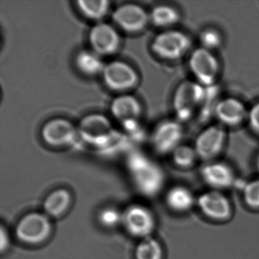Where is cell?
Segmentation results:
<instances>
[{
    "label": "cell",
    "instance_id": "6da1fadb",
    "mask_svg": "<svg viewBox=\"0 0 259 259\" xmlns=\"http://www.w3.org/2000/svg\"><path fill=\"white\" fill-rule=\"evenodd\" d=\"M77 126L80 142L101 152H107L122 133L115 127L111 117L102 113L86 115Z\"/></svg>",
    "mask_w": 259,
    "mask_h": 259
},
{
    "label": "cell",
    "instance_id": "4316f807",
    "mask_svg": "<svg viewBox=\"0 0 259 259\" xmlns=\"http://www.w3.org/2000/svg\"><path fill=\"white\" fill-rule=\"evenodd\" d=\"M245 202L252 207H259V180L245 183L243 188Z\"/></svg>",
    "mask_w": 259,
    "mask_h": 259
},
{
    "label": "cell",
    "instance_id": "cb8c5ba5",
    "mask_svg": "<svg viewBox=\"0 0 259 259\" xmlns=\"http://www.w3.org/2000/svg\"><path fill=\"white\" fill-rule=\"evenodd\" d=\"M172 161L177 166L182 168L192 166L198 159L195 148L192 145L182 144L171 154Z\"/></svg>",
    "mask_w": 259,
    "mask_h": 259
},
{
    "label": "cell",
    "instance_id": "52a82bcc",
    "mask_svg": "<svg viewBox=\"0 0 259 259\" xmlns=\"http://www.w3.org/2000/svg\"><path fill=\"white\" fill-rule=\"evenodd\" d=\"M188 66L194 81L208 88L216 85L221 74V63L214 53L204 48H195L189 55Z\"/></svg>",
    "mask_w": 259,
    "mask_h": 259
},
{
    "label": "cell",
    "instance_id": "4fadbf2b",
    "mask_svg": "<svg viewBox=\"0 0 259 259\" xmlns=\"http://www.w3.org/2000/svg\"><path fill=\"white\" fill-rule=\"evenodd\" d=\"M52 226L46 215L31 213L18 223L16 235L21 242L36 245L45 242L51 233Z\"/></svg>",
    "mask_w": 259,
    "mask_h": 259
},
{
    "label": "cell",
    "instance_id": "7402d4cb",
    "mask_svg": "<svg viewBox=\"0 0 259 259\" xmlns=\"http://www.w3.org/2000/svg\"><path fill=\"white\" fill-rule=\"evenodd\" d=\"M192 194L186 188L177 186L169 191L166 195V203L176 211H186L193 204Z\"/></svg>",
    "mask_w": 259,
    "mask_h": 259
},
{
    "label": "cell",
    "instance_id": "e0dca14e",
    "mask_svg": "<svg viewBox=\"0 0 259 259\" xmlns=\"http://www.w3.org/2000/svg\"><path fill=\"white\" fill-rule=\"evenodd\" d=\"M198 205L203 213L212 219H227L231 212L228 200L218 192L203 194L198 199Z\"/></svg>",
    "mask_w": 259,
    "mask_h": 259
},
{
    "label": "cell",
    "instance_id": "603a6c76",
    "mask_svg": "<svg viewBox=\"0 0 259 259\" xmlns=\"http://www.w3.org/2000/svg\"><path fill=\"white\" fill-rule=\"evenodd\" d=\"M163 249L154 238L148 236L142 239L136 250V259H162Z\"/></svg>",
    "mask_w": 259,
    "mask_h": 259
},
{
    "label": "cell",
    "instance_id": "8992f818",
    "mask_svg": "<svg viewBox=\"0 0 259 259\" xmlns=\"http://www.w3.org/2000/svg\"><path fill=\"white\" fill-rule=\"evenodd\" d=\"M101 76L104 85L116 95L131 93L140 81L137 70L122 60L106 63Z\"/></svg>",
    "mask_w": 259,
    "mask_h": 259
},
{
    "label": "cell",
    "instance_id": "44dd1931",
    "mask_svg": "<svg viewBox=\"0 0 259 259\" xmlns=\"http://www.w3.org/2000/svg\"><path fill=\"white\" fill-rule=\"evenodd\" d=\"M71 201L72 196L67 190L57 189L47 197L44 202V208L50 216L58 218L68 210Z\"/></svg>",
    "mask_w": 259,
    "mask_h": 259
},
{
    "label": "cell",
    "instance_id": "5b68a950",
    "mask_svg": "<svg viewBox=\"0 0 259 259\" xmlns=\"http://www.w3.org/2000/svg\"><path fill=\"white\" fill-rule=\"evenodd\" d=\"M207 96V88L195 81H182L174 91L172 99L175 119L181 123L189 122L199 111Z\"/></svg>",
    "mask_w": 259,
    "mask_h": 259
},
{
    "label": "cell",
    "instance_id": "d4e9b609",
    "mask_svg": "<svg viewBox=\"0 0 259 259\" xmlns=\"http://www.w3.org/2000/svg\"><path fill=\"white\" fill-rule=\"evenodd\" d=\"M200 47L208 51H213L219 49L224 43V37L219 30L212 27L204 28L200 32L198 37Z\"/></svg>",
    "mask_w": 259,
    "mask_h": 259
},
{
    "label": "cell",
    "instance_id": "d6986e66",
    "mask_svg": "<svg viewBox=\"0 0 259 259\" xmlns=\"http://www.w3.org/2000/svg\"><path fill=\"white\" fill-rule=\"evenodd\" d=\"M150 23L163 30L172 29L181 19V15L176 7L167 4H158L149 12Z\"/></svg>",
    "mask_w": 259,
    "mask_h": 259
},
{
    "label": "cell",
    "instance_id": "2e32d148",
    "mask_svg": "<svg viewBox=\"0 0 259 259\" xmlns=\"http://www.w3.org/2000/svg\"><path fill=\"white\" fill-rule=\"evenodd\" d=\"M201 176L205 183L215 189H225L235 183L231 168L223 162H209L201 169Z\"/></svg>",
    "mask_w": 259,
    "mask_h": 259
},
{
    "label": "cell",
    "instance_id": "f1b7e54d",
    "mask_svg": "<svg viewBox=\"0 0 259 259\" xmlns=\"http://www.w3.org/2000/svg\"><path fill=\"white\" fill-rule=\"evenodd\" d=\"M10 245V239H9L7 233H6L4 228L1 229V251H4L7 249Z\"/></svg>",
    "mask_w": 259,
    "mask_h": 259
},
{
    "label": "cell",
    "instance_id": "7c38bea8",
    "mask_svg": "<svg viewBox=\"0 0 259 259\" xmlns=\"http://www.w3.org/2000/svg\"><path fill=\"white\" fill-rule=\"evenodd\" d=\"M227 133L225 127L213 124L201 130L195 138L194 148L198 158L211 161L220 155L225 148Z\"/></svg>",
    "mask_w": 259,
    "mask_h": 259
},
{
    "label": "cell",
    "instance_id": "83f0119b",
    "mask_svg": "<svg viewBox=\"0 0 259 259\" xmlns=\"http://www.w3.org/2000/svg\"><path fill=\"white\" fill-rule=\"evenodd\" d=\"M248 126L254 134L259 136V102L253 104L248 109V118H247Z\"/></svg>",
    "mask_w": 259,
    "mask_h": 259
},
{
    "label": "cell",
    "instance_id": "5bb4252c",
    "mask_svg": "<svg viewBox=\"0 0 259 259\" xmlns=\"http://www.w3.org/2000/svg\"><path fill=\"white\" fill-rule=\"evenodd\" d=\"M122 223L130 234L142 239L150 236L155 224L151 210L141 204L127 207L122 214Z\"/></svg>",
    "mask_w": 259,
    "mask_h": 259
},
{
    "label": "cell",
    "instance_id": "484cf974",
    "mask_svg": "<svg viewBox=\"0 0 259 259\" xmlns=\"http://www.w3.org/2000/svg\"><path fill=\"white\" fill-rule=\"evenodd\" d=\"M98 218L101 224L104 227H114L122 222V213L113 207H107L100 212Z\"/></svg>",
    "mask_w": 259,
    "mask_h": 259
},
{
    "label": "cell",
    "instance_id": "30bf717a",
    "mask_svg": "<svg viewBox=\"0 0 259 259\" xmlns=\"http://www.w3.org/2000/svg\"><path fill=\"white\" fill-rule=\"evenodd\" d=\"M111 19L119 31L130 34L142 32L150 24L149 12L134 3L118 6L112 11Z\"/></svg>",
    "mask_w": 259,
    "mask_h": 259
},
{
    "label": "cell",
    "instance_id": "ffe728a7",
    "mask_svg": "<svg viewBox=\"0 0 259 259\" xmlns=\"http://www.w3.org/2000/svg\"><path fill=\"white\" fill-rule=\"evenodd\" d=\"M76 7L80 14L94 24L104 22L111 12V3L107 0H78Z\"/></svg>",
    "mask_w": 259,
    "mask_h": 259
},
{
    "label": "cell",
    "instance_id": "7a4b0ae2",
    "mask_svg": "<svg viewBox=\"0 0 259 259\" xmlns=\"http://www.w3.org/2000/svg\"><path fill=\"white\" fill-rule=\"evenodd\" d=\"M110 113L132 142L145 139L146 136L142 124L143 107L137 97L132 93L116 95L110 103Z\"/></svg>",
    "mask_w": 259,
    "mask_h": 259
},
{
    "label": "cell",
    "instance_id": "9c48e42d",
    "mask_svg": "<svg viewBox=\"0 0 259 259\" xmlns=\"http://www.w3.org/2000/svg\"><path fill=\"white\" fill-rule=\"evenodd\" d=\"M184 136L183 123L174 119L160 121L149 136L153 149L160 155L171 154L180 145Z\"/></svg>",
    "mask_w": 259,
    "mask_h": 259
},
{
    "label": "cell",
    "instance_id": "ba28073f",
    "mask_svg": "<svg viewBox=\"0 0 259 259\" xmlns=\"http://www.w3.org/2000/svg\"><path fill=\"white\" fill-rule=\"evenodd\" d=\"M45 145L54 148H67L80 142L78 126L69 119L56 117L47 121L40 130Z\"/></svg>",
    "mask_w": 259,
    "mask_h": 259
},
{
    "label": "cell",
    "instance_id": "9a60e30c",
    "mask_svg": "<svg viewBox=\"0 0 259 259\" xmlns=\"http://www.w3.org/2000/svg\"><path fill=\"white\" fill-rule=\"evenodd\" d=\"M248 109L241 100L234 97L220 98L213 110L218 124L227 128L239 126L247 121Z\"/></svg>",
    "mask_w": 259,
    "mask_h": 259
},
{
    "label": "cell",
    "instance_id": "277c9868",
    "mask_svg": "<svg viewBox=\"0 0 259 259\" xmlns=\"http://www.w3.org/2000/svg\"><path fill=\"white\" fill-rule=\"evenodd\" d=\"M193 42L189 34L181 30L160 31L151 43L153 54L163 61L176 62L189 56L192 51Z\"/></svg>",
    "mask_w": 259,
    "mask_h": 259
},
{
    "label": "cell",
    "instance_id": "8fae6325",
    "mask_svg": "<svg viewBox=\"0 0 259 259\" xmlns=\"http://www.w3.org/2000/svg\"><path fill=\"white\" fill-rule=\"evenodd\" d=\"M88 40L90 49L103 58L116 54L122 45L119 30L113 23L106 22L94 24Z\"/></svg>",
    "mask_w": 259,
    "mask_h": 259
},
{
    "label": "cell",
    "instance_id": "f546056e",
    "mask_svg": "<svg viewBox=\"0 0 259 259\" xmlns=\"http://www.w3.org/2000/svg\"><path fill=\"white\" fill-rule=\"evenodd\" d=\"M256 165H257V168L259 171V154L258 155H257V160H256Z\"/></svg>",
    "mask_w": 259,
    "mask_h": 259
},
{
    "label": "cell",
    "instance_id": "ac0fdd59",
    "mask_svg": "<svg viewBox=\"0 0 259 259\" xmlns=\"http://www.w3.org/2000/svg\"><path fill=\"white\" fill-rule=\"evenodd\" d=\"M75 68L86 77L101 76L106 63L104 58L92 50H81L77 53L74 60Z\"/></svg>",
    "mask_w": 259,
    "mask_h": 259
},
{
    "label": "cell",
    "instance_id": "3957f363",
    "mask_svg": "<svg viewBox=\"0 0 259 259\" xmlns=\"http://www.w3.org/2000/svg\"><path fill=\"white\" fill-rule=\"evenodd\" d=\"M128 171L139 189L147 195L158 192L164 181L163 169L145 153L130 151L126 160Z\"/></svg>",
    "mask_w": 259,
    "mask_h": 259
}]
</instances>
